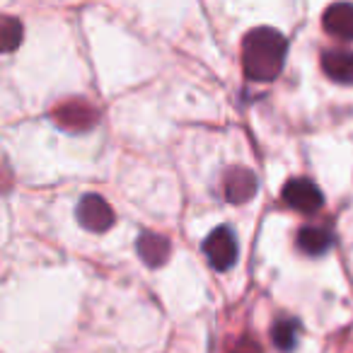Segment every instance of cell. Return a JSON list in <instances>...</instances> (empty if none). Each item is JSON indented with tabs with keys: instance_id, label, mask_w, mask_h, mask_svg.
Here are the masks:
<instances>
[{
	"instance_id": "12",
	"label": "cell",
	"mask_w": 353,
	"mask_h": 353,
	"mask_svg": "<svg viewBox=\"0 0 353 353\" xmlns=\"http://www.w3.org/2000/svg\"><path fill=\"white\" fill-rule=\"evenodd\" d=\"M22 34H25V27L15 17H3V25H0V39H3V51H15L22 44Z\"/></svg>"
},
{
	"instance_id": "7",
	"label": "cell",
	"mask_w": 353,
	"mask_h": 353,
	"mask_svg": "<svg viewBox=\"0 0 353 353\" xmlns=\"http://www.w3.org/2000/svg\"><path fill=\"white\" fill-rule=\"evenodd\" d=\"M322 27L341 41H353V3H334L324 10Z\"/></svg>"
},
{
	"instance_id": "8",
	"label": "cell",
	"mask_w": 353,
	"mask_h": 353,
	"mask_svg": "<svg viewBox=\"0 0 353 353\" xmlns=\"http://www.w3.org/2000/svg\"><path fill=\"white\" fill-rule=\"evenodd\" d=\"M322 70L332 83L353 85V51H341V49L324 51Z\"/></svg>"
},
{
	"instance_id": "2",
	"label": "cell",
	"mask_w": 353,
	"mask_h": 353,
	"mask_svg": "<svg viewBox=\"0 0 353 353\" xmlns=\"http://www.w3.org/2000/svg\"><path fill=\"white\" fill-rule=\"evenodd\" d=\"M203 254H206L208 264L216 271H228L235 266L237 261V240L235 232L228 225H221L206 237L203 242Z\"/></svg>"
},
{
	"instance_id": "5",
	"label": "cell",
	"mask_w": 353,
	"mask_h": 353,
	"mask_svg": "<svg viewBox=\"0 0 353 353\" xmlns=\"http://www.w3.org/2000/svg\"><path fill=\"white\" fill-rule=\"evenodd\" d=\"M97 112L85 99H70L54 109V121L65 131H90L97 123Z\"/></svg>"
},
{
	"instance_id": "6",
	"label": "cell",
	"mask_w": 353,
	"mask_h": 353,
	"mask_svg": "<svg viewBox=\"0 0 353 353\" xmlns=\"http://www.w3.org/2000/svg\"><path fill=\"white\" fill-rule=\"evenodd\" d=\"M223 192L230 203H247L256 192V176L247 167H230L223 176Z\"/></svg>"
},
{
	"instance_id": "3",
	"label": "cell",
	"mask_w": 353,
	"mask_h": 353,
	"mask_svg": "<svg viewBox=\"0 0 353 353\" xmlns=\"http://www.w3.org/2000/svg\"><path fill=\"white\" fill-rule=\"evenodd\" d=\"M281 196H283V201L298 213H317L324 203V196L317 184L310 182V179H303V176L288 179V182L283 184Z\"/></svg>"
},
{
	"instance_id": "1",
	"label": "cell",
	"mask_w": 353,
	"mask_h": 353,
	"mask_svg": "<svg viewBox=\"0 0 353 353\" xmlns=\"http://www.w3.org/2000/svg\"><path fill=\"white\" fill-rule=\"evenodd\" d=\"M288 54L285 37L271 27H256L247 32L242 41V68L250 80L271 83L281 75Z\"/></svg>"
},
{
	"instance_id": "11",
	"label": "cell",
	"mask_w": 353,
	"mask_h": 353,
	"mask_svg": "<svg viewBox=\"0 0 353 353\" xmlns=\"http://www.w3.org/2000/svg\"><path fill=\"white\" fill-rule=\"evenodd\" d=\"M300 336V322L298 319H279L271 329V339L279 351H293Z\"/></svg>"
},
{
	"instance_id": "9",
	"label": "cell",
	"mask_w": 353,
	"mask_h": 353,
	"mask_svg": "<svg viewBox=\"0 0 353 353\" xmlns=\"http://www.w3.org/2000/svg\"><path fill=\"white\" fill-rule=\"evenodd\" d=\"M138 254H141V259L145 261L148 266H162L167 259H170V240H167L165 235H157V232H141V237H138V245H136Z\"/></svg>"
},
{
	"instance_id": "4",
	"label": "cell",
	"mask_w": 353,
	"mask_h": 353,
	"mask_svg": "<svg viewBox=\"0 0 353 353\" xmlns=\"http://www.w3.org/2000/svg\"><path fill=\"white\" fill-rule=\"evenodd\" d=\"M78 223L90 232H107L114 225V211L102 196L97 194H88L83 201L78 203Z\"/></svg>"
},
{
	"instance_id": "10",
	"label": "cell",
	"mask_w": 353,
	"mask_h": 353,
	"mask_svg": "<svg viewBox=\"0 0 353 353\" xmlns=\"http://www.w3.org/2000/svg\"><path fill=\"white\" fill-rule=\"evenodd\" d=\"M295 245H298V250L303 252V254L322 256V254H327L329 247H332V232L317 225H305V228H300L298 237H295Z\"/></svg>"
}]
</instances>
